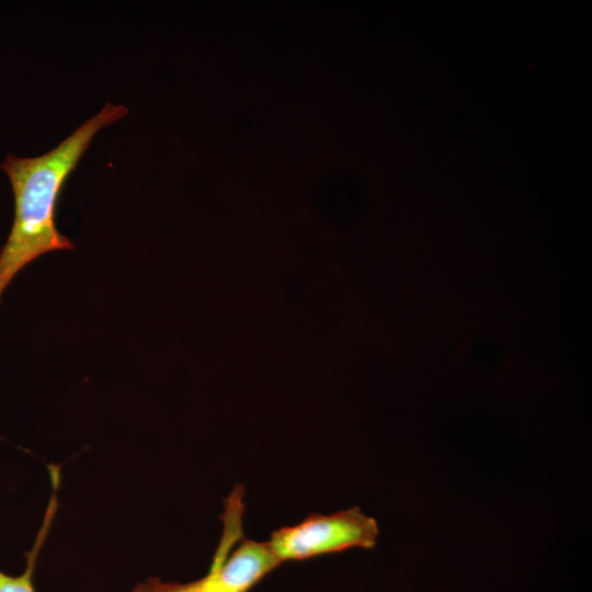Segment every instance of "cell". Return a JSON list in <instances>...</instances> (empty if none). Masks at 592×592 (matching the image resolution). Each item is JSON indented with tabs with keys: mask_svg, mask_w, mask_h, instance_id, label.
Listing matches in <instances>:
<instances>
[{
	"mask_svg": "<svg viewBox=\"0 0 592 592\" xmlns=\"http://www.w3.org/2000/svg\"><path fill=\"white\" fill-rule=\"evenodd\" d=\"M378 533L375 519L354 506L329 515L310 514L274 531L269 543L282 562L299 561L354 547L373 548Z\"/></svg>",
	"mask_w": 592,
	"mask_h": 592,
	"instance_id": "2",
	"label": "cell"
},
{
	"mask_svg": "<svg viewBox=\"0 0 592 592\" xmlns=\"http://www.w3.org/2000/svg\"><path fill=\"white\" fill-rule=\"evenodd\" d=\"M242 497L241 489H234L226 500L223 537L207 572L212 592H249L282 562L269 542L243 538L230 553L242 532Z\"/></svg>",
	"mask_w": 592,
	"mask_h": 592,
	"instance_id": "3",
	"label": "cell"
},
{
	"mask_svg": "<svg viewBox=\"0 0 592 592\" xmlns=\"http://www.w3.org/2000/svg\"><path fill=\"white\" fill-rule=\"evenodd\" d=\"M128 112L111 103L87 119L50 151L33 158L7 155L0 168L14 197V218L0 249V301L15 275L36 258L73 244L55 225L59 193L94 135Z\"/></svg>",
	"mask_w": 592,
	"mask_h": 592,
	"instance_id": "1",
	"label": "cell"
},
{
	"mask_svg": "<svg viewBox=\"0 0 592 592\" xmlns=\"http://www.w3.org/2000/svg\"><path fill=\"white\" fill-rule=\"evenodd\" d=\"M206 579H202L187 582H162L158 578H151L147 581L139 583L135 588V592H202L205 588Z\"/></svg>",
	"mask_w": 592,
	"mask_h": 592,
	"instance_id": "5",
	"label": "cell"
},
{
	"mask_svg": "<svg viewBox=\"0 0 592 592\" xmlns=\"http://www.w3.org/2000/svg\"><path fill=\"white\" fill-rule=\"evenodd\" d=\"M55 510V500H52L35 544L27 553V561L24 572L19 576H10L0 570V592H35L33 583L35 563L45 537L47 536L48 530L50 527Z\"/></svg>",
	"mask_w": 592,
	"mask_h": 592,
	"instance_id": "4",
	"label": "cell"
},
{
	"mask_svg": "<svg viewBox=\"0 0 592 592\" xmlns=\"http://www.w3.org/2000/svg\"><path fill=\"white\" fill-rule=\"evenodd\" d=\"M205 579H206V584H205V588L203 589L202 592H212L210 588H209V577H208V574L205 576Z\"/></svg>",
	"mask_w": 592,
	"mask_h": 592,
	"instance_id": "6",
	"label": "cell"
}]
</instances>
